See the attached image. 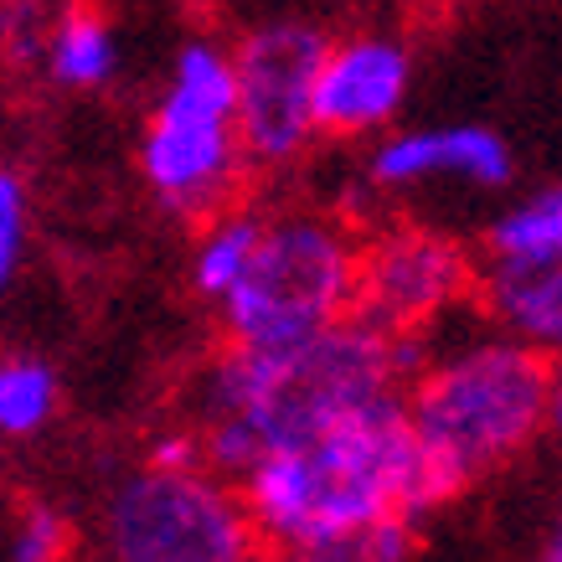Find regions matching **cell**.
I'll list each match as a JSON object with an SVG mask.
<instances>
[{
	"label": "cell",
	"instance_id": "obj_5",
	"mask_svg": "<svg viewBox=\"0 0 562 562\" xmlns=\"http://www.w3.org/2000/svg\"><path fill=\"white\" fill-rule=\"evenodd\" d=\"M361 258L341 227L321 217H284L263 227L254 263L222 300L238 346H300L357 305Z\"/></svg>",
	"mask_w": 562,
	"mask_h": 562
},
{
	"label": "cell",
	"instance_id": "obj_18",
	"mask_svg": "<svg viewBox=\"0 0 562 562\" xmlns=\"http://www.w3.org/2000/svg\"><path fill=\"white\" fill-rule=\"evenodd\" d=\"M26 248V187L16 171L0 176V279H11Z\"/></svg>",
	"mask_w": 562,
	"mask_h": 562
},
{
	"label": "cell",
	"instance_id": "obj_15",
	"mask_svg": "<svg viewBox=\"0 0 562 562\" xmlns=\"http://www.w3.org/2000/svg\"><path fill=\"white\" fill-rule=\"evenodd\" d=\"M57 408V376L42 361H5L0 367V428L21 439L52 418Z\"/></svg>",
	"mask_w": 562,
	"mask_h": 562
},
{
	"label": "cell",
	"instance_id": "obj_22",
	"mask_svg": "<svg viewBox=\"0 0 562 562\" xmlns=\"http://www.w3.org/2000/svg\"><path fill=\"white\" fill-rule=\"evenodd\" d=\"M254 562H300V552H269V558H254Z\"/></svg>",
	"mask_w": 562,
	"mask_h": 562
},
{
	"label": "cell",
	"instance_id": "obj_4",
	"mask_svg": "<svg viewBox=\"0 0 562 562\" xmlns=\"http://www.w3.org/2000/svg\"><path fill=\"white\" fill-rule=\"evenodd\" d=\"M243 135H238V63L233 47L212 36L181 42L171 63V83L139 139V176L155 202L187 222L217 217L243 181Z\"/></svg>",
	"mask_w": 562,
	"mask_h": 562
},
{
	"label": "cell",
	"instance_id": "obj_16",
	"mask_svg": "<svg viewBox=\"0 0 562 562\" xmlns=\"http://www.w3.org/2000/svg\"><path fill=\"white\" fill-rule=\"evenodd\" d=\"M413 516H382L372 527L330 537L300 552V562H408L413 552Z\"/></svg>",
	"mask_w": 562,
	"mask_h": 562
},
{
	"label": "cell",
	"instance_id": "obj_6",
	"mask_svg": "<svg viewBox=\"0 0 562 562\" xmlns=\"http://www.w3.org/2000/svg\"><path fill=\"white\" fill-rule=\"evenodd\" d=\"M248 501L202 470H139L103 506L109 562H254Z\"/></svg>",
	"mask_w": 562,
	"mask_h": 562
},
{
	"label": "cell",
	"instance_id": "obj_17",
	"mask_svg": "<svg viewBox=\"0 0 562 562\" xmlns=\"http://www.w3.org/2000/svg\"><path fill=\"white\" fill-rule=\"evenodd\" d=\"M63 552H68V521L42 501H26L5 542V562H63Z\"/></svg>",
	"mask_w": 562,
	"mask_h": 562
},
{
	"label": "cell",
	"instance_id": "obj_12",
	"mask_svg": "<svg viewBox=\"0 0 562 562\" xmlns=\"http://www.w3.org/2000/svg\"><path fill=\"white\" fill-rule=\"evenodd\" d=\"M42 68L57 88H103L120 68V42H114L109 16L83 0L63 5L42 42Z\"/></svg>",
	"mask_w": 562,
	"mask_h": 562
},
{
	"label": "cell",
	"instance_id": "obj_8",
	"mask_svg": "<svg viewBox=\"0 0 562 562\" xmlns=\"http://www.w3.org/2000/svg\"><path fill=\"white\" fill-rule=\"evenodd\" d=\"M464 279L470 269L454 243L434 238V233H392L361 258V321L397 336L403 325H418L449 305L464 290Z\"/></svg>",
	"mask_w": 562,
	"mask_h": 562
},
{
	"label": "cell",
	"instance_id": "obj_9",
	"mask_svg": "<svg viewBox=\"0 0 562 562\" xmlns=\"http://www.w3.org/2000/svg\"><path fill=\"white\" fill-rule=\"evenodd\" d=\"M408 47L397 36H346L330 42L315 83V130L336 139L372 135L408 99Z\"/></svg>",
	"mask_w": 562,
	"mask_h": 562
},
{
	"label": "cell",
	"instance_id": "obj_13",
	"mask_svg": "<svg viewBox=\"0 0 562 562\" xmlns=\"http://www.w3.org/2000/svg\"><path fill=\"white\" fill-rule=\"evenodd\" d=\"M491 258L506 263H552L562 258V187L537 191L512 212H501L491 227Z\"/></svg>",
	"mask_w": 562,
	"mask_h": 562
},
{
	"label": "cell",
	"instance_id": "obj_7",
	"mask_svg": "<svg viewBox=\"0 0 562 562\" xmlns=\"http://www.w3.org/2000/svg\"><path fill=\"white\" fill-rule=\"evenodd\" d=\"M330 42L310 21L273 16L238 36V135L254 166H290L315 130V83Z\"/></svg>",
	"mask_w": 562,
	"mask_h": 562
},
{
	"label": "cell",
	"instance_id": "obj_2",
	"mask_svg": "<svg viewBox=\"0 0 562 562\" xmlns=\"http://www.w3.org/2000/svg\"><path fill=\"white\" fill-rule=\"evenodd\" d=\"M243 501L258 537L279 552H305L382 516L428 512L413 408L397 392H382L321 439L269 454L243 480Z\"/></svg>",
	"mask_w": 562,
	"mask_h": 562
},
{
	"label": "cell",
	"instance_id": "obj_10",
	"mask_svg": "<svg viewBox=\"0 0 562 562\" xmlns=\"http://www.w3.org/2000/svg\"><path fill=\"white\" fill-rule=\"evenodd\" d=\"M516 171L512 145L485 124H439V130H403L372 150L376 187H418L434 176H454L470 187H506Z\"/></svg>",
	"mask_w": 562,
	"mask_h": 562
},
{
	"label": "cell",
	"instance_id": "obj_14",
	"mask_svg": "<svg viewBox=\"0 0 562 562\" xmlns=\"http://www.w3.org/2000/svg\"><path fill=\"white\" fill-rule=\"evenodd\" d=\"M258 243H263V222L258 217H217L206 227L202 248H196V263H191L196 290L212 294V300H227L248 273V263H254Z\"/></svg>",
	"mask_w": 562,
	"mask_h": 562
},
{
	"label": "cell",
	"instance_id": "obj_19",
	"mask_svg": "<svg viewBox=\"0 0 562 562\" xmlns=\"http://www.w3.org/2000/svg\"><path fill=\"white\" fill-rule=\"evenodd\" d=\"M206 460V439L191 434H160L150 443V470H196Z\"/></svg>",
	"mask_w": 562,
	"mask_h": 562
},
{
	"label": "cell",
	"instance_id": "obj_21",
	"mask_svg": "<svg viewBox=\"0 0 562 562\" xmlns=\"http://www.w3.org/2000/svg\"><path fill=\"white\" fill-rule=\"evenodd\" d=\"M542 562H562V521H558V531H552V542H547V558Z\"/></svg>",
	"mask_w": 562,
	"mask_h": 562
},
{
	"label": "cell",
	"instance_id": "obj_11",
	"mask_svg": "<svg viewBox=\"0 0 562 562\" xmlns=\"http://www.w3.org/2000/svg\"><path fill=\"white\" fill-rule=\"evenodd\" d=\"M485 305L521 346L562 351V258L552 263H506L491 258Z\"/></svg>",
	"mask_w": 562,
	"mask_h": 562
},
{
	"label": "cell",
	"instance_id": "obj_1",
	"mask_svg": "<svg viewBox=\"0 0 562 562\" xmlns=\"http://www.w3.org/2000/svg\"><path fill=\"white\" fill-rule=\"evenodd\" d=\"M392 330L336 321L300 346H233L196 387L206 464L222 480H248L279 449L321 439L372 397L392 392Z\"/></svg>",
	"mask_w": 562,
	"mask_h": 562
},
{
	"label": "cell",
	"instance_id": "obj_20",
	"mask_svg": "<svg viewBox=\"0 0 562 562\" xmlns=\"http://www.w3.org/2000/svg\"><path fill=\"white\" fill-rule=\"evenodd\" d=\"M552 424H558V434H562V376L552 382Z\"/></svg>",
	"mask_w": 562,
	"mask_h": 562
},
{
	"label": "cell",
	"instance_id": "obj_3",
	"mask_svg": "<svg viewBox=\"0 0 562 562\" xmlns=\"http://www.w3.org/2000/svg\"><path fill=\"white\" fill-rule=\"evenodd\" d=\"M408 408L424 449V491L443 501L512 460L542 418H552V372L521 341L475 346L428 372Z\"/></svg>",
	"mask_w": 562,
	"mask_h": 562
}]
</instances>
